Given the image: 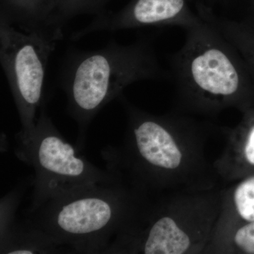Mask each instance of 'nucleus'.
<instances>
[{
	"mask_svg": "<svg viewBox=\"0 0 254 254\" xmlns=\"http://www.w3.org/2000/svg\"><path fill=\"white\" fill-rule=\"evenodd\" d=\"M235 203L240 216L249 222L254 221V177L247 179L237 187Z\"/></svg>",
	"mask_w": 254,
	"mask_h": 254,
	"instance_id": "f8f14e48",
	"label": "nucleus"
},
{
	"mask_svg": "<svg viewBox=\"0 0 254 254\" xmlns=\"http://www.w3.org/2000/svg\"><path fill=\"white\" fill-rule=\"evenodd\" d=\"M202 18L187 28L184 46L170 58L179 91L200 105L218 107L242 94L245 76L237 50L213 25Z\"/></svg>",
	"mask_w": 254,
	"mask_h": 254,
	"instance_id": "7ed1b4c3",
	"label": "nucleus"
},
{
	"mask_svg": "<svg viewBox=\"0 0 254 254\" xmlns=\"http://www.w3.org/2000/svg\"><path fill=\"white\" fill-rule=\"evenodd\" d=\"M190 239L170 217L153 222L142 242L145 254H182L190 246Z\"/></svg>",
	"mask_w": 254,
	"mask_h": 254,
	"instance_id": "9d476101",
	"label": "nucleus"
},
{
	"mask_svg": "<svg viewBox=\"0 0 254 254\" xmlns=\"http://www.w3.org/2000/svg\"><path fill=\"white\" fill-rule=\"evenodd\" d=\"M168 76L148 38L129 45L110 41L101 49L67 52L60 70V86L66 95V112L77 125L78 150L84 148L93 119L126 87Z\"/></svg>",
	"mask_w": 254,
	"mask_h": 254,
	"instance_id": "f257e3e1",
	"label": "nucleus"
},
{
	"mask_svg": "<svg viewBox=\"0 0 254 254\" xmlns=\"http://www.w3.org/2000/svg\"><path fill=\"white\" fill-rule=\"evenodd\" d=\"M235 242L245 253L254 254V221L241 227L235 235Z\"/></svg>",
	"mask_w": 254,
	"mask_h": 254,
	"instance_id": "4468645a",
	"label": "nucleus"
},
{
	"mask_svg": "<svg viewBox=\"0 0 254 254\" xmlns=\"http://www.w3.org/2000/svg\"><path fill=\"white\" fill-rule=\"evenodd\" d=\"M0 254H53L60 252L44 232L33 226L26 219L15 221L1 233Z\"/></svg>",
	"mask_w": 254,
	"mask_h": 254,
	"instance_id": "6e6552de",
	"label": "nucleus"
},
{
	"mask_svg": "<svg viewBox=\"0 0 254 254\" xmlns=\"http://www.w3.org/2000/svg\"><path fill=\"white\" fill-rule=\"evenodd\" d=\"M190 0H131L116 13H102L71 34L72 41L98 31L115 32L146 26H177L187 29L202 21L190 9Z\"/></svg>",
	"mask_w": 254,
	"mask_h": 254,
	"instance_id": "423d86ee",
	"label": "nucleus"
},
{
	"mask_svg": "<svg viewBox=\"0 0 254 254\" xmlns=\"http://www.w3.org/2000/svg\"><path fill=\"white\" fill-rule=\"evenodd\" d=\"M14 153L34 170L31 203L25 213L39 208L50 198L76 187L120 181L118 174L102 170L79 154L55 126L46 106L40 110L36 126L28 136L17 133Z\"/></svg>",
	"mask_w": 254,
	"mask_h": 254,
	"instance_id": "20e7f679",
	"label": "nucleus"
},
{
	"mask_svg": "<svg viewBox=\"0 0 254 254\" xmlns=\"http://www.w3.org/2000/svg\"><path fill=\"white\" fill-rule=\"evenodd\" d=\"M57 0H0V20L22 31L47 28Z\"/></svg>",
	"mask_w": 254,
	"mask_h": 254,
	"instance_id": "1a4fd4ad",
	"label": "nucleus"
},
{
	"mask_svg": "<svg viewBox=\"0 0 254 254\" xmlns=\"http://www.w3.org/2000/svg\"><path fill=\"white\" fill-rule=\"evenodd\" d=\"M128 200L120 181L76 187L47 200L25 218L59 247L106 254L126 232Z\"/></svg>",
	"mask_w": 254,
	"mask_h": 254,
	"instance_id": "f03ea898",
	"label": "nucleus"
},
{
	"mask_svg": "<svg viewBox=\"0 0 254 254\" xmlns=\"http://www.w3.org/2000/svg\"><path fill=\"white\" fill-rule=\"evenodd\" d=\"M132 150L148 168L173 170L181 163V151L163 121L128 108Z\"/></svg>",
	"mask_w": 254,
	"mask_h": 254,
	"instance_id": "0eeeda50",
	"label": "nucleus"
},
{
	"mask_svg": "<svg viewBox=\"0 0 254 254\" xmlns=\"http://www.w3.org/2000/svg\"><path fill=\"white\" fill-rule=\"evenodd\" d=\"M28 183L21 184L11 190L1 201V233L7 230L15 221L16 209L21 200Z\"/></svg>",
	"mask_w": 254,
	"mask_h": 254,
	"instance_id": "ddd939ff",
	"label": "nucleus"
},
{
	"mask_svg": "<svg viewBox=\"0 0 254 254\" xmlns=\"http://www.w3.org/2000/svg\"><path fill=\"white\" fill-rule=\"evenodd\" d=\"M110 0H57L55 9L47 22L46 27L63 33L64 25L79 15L105 12V6Z\"/></svg>",
	"mask_w": 254,
	"mask_h": 254,
	"instance_id": "9b49d317",
	"label": "nucleus"
},
{
	"mask_svg": "<svg viewBox=\"0 0 254 254\" xmlns=\"http://www.w3.org/2000/svg\"><path fill=\"white\" fill-rule=\"evenodd\" d=\"M63 33L43 28L26 32L0 20V62L17 109L21 131L34 129L43 103L47 66Z\"/></svg>",
	"mask_w": 254,
	"mask_h": 254,
	"instance_id": "39448f33",
	"label": "nucleus"
},
{
	"mask_svg": "<svg viewBox=\"0 0 254 254\" xmlns=\"http://www.w3.org/2000/svg\"><path fill=\"white\" fill-rule=\"evenodd\" d=\"M245 156L249 163L254 165V125L251 128L245 146Z\"/></svg>",
	"mask_w": 254,
	"mask_h": 254,
	"instance_id": "2eb2a0df",
	"label": "nucleus"
}]
</instances>
